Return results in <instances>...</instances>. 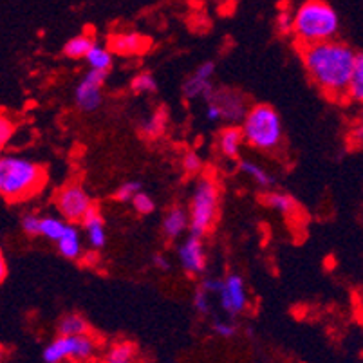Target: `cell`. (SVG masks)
Instances as JSON below:
<instances>
[{
    "mask_svg": "<svg viewBox=\"0 0 363 363\" xmlns=\"http://www.w3.org/2000/svg\"><path fill=\"white\" fill-rule=\"evenodd\" d=\"M340 29L338 13L323 0H308L295 11L296 40L302 48L320 42L335 40Z\"/></svg>",
    "mask_w": 363,
    "mask_h": 363,
    "instance_id": "3",
    "label": "cell"
},
{
    "mask_svg": "<svg viewBox=\"0 0 363 363\" xmlns=\"http://www.w3.org/2000/svg\"><path fill=\"white\" fill-rule=\"evenodd\" d=\"M6 277H8V264H6V257L4 253L0 255V280L4 282Z\"/></svg>",
    "mask_w": 363,
    "mask_h": 363,
    "instance_id": "40",
    "label": "cell"
},
{
    "mask_svg": "<svg viewBox=\"0 0 363 363\" xmlns=\"http://www.w3.org/2000/svg\"><path fill=\"white\" fill-rule=\"evenodd\" d=\"M244 141L242 128L239 127H226L219 136V148L226 157H237L239 156L240 145Z\"/></svg>",
    "mask_w": 363,
    "mask_h": 363,
    "instance_id": "17",
    "label": "cell"
},
{
    "mask_svg": "<svg viewBox=\"0 0 363 363\" xmlns=\"http://www.w3.org/2000/svg\"><path fill=\"white\" fill-rule=\"evenodd\" d=\"M302 60L311 80L331 98H347L356 51L336 40L302 48Z\"/></svg>",
    "mask_w": 363,
    "mask_h": 363,
    "instance_id": "1",
    "label": "cell"
},
{
    "mask_svg": "<svg viewBox=\"0 0 363 363\" xmlns=\"http://www.w3.org/2000/svg\"><path fill=\"white\" fill-rule=\"evenodd\" d=\"M45 363H62L65 359H72L76 363H87L96 356V342L92 336H64L60 335L52 340L44 349Z\"/></svg>",
    "mask_w": 363,
    "mask_h": 363,
    "instance_id": "6",
    "label": "cell"
},
{
    "mask_svg": "<svg viewBox=\"0 0 363 363\" xmlns=\"http://www.w3.org/2000/svg\"><path fill=\"white\" fill-rule=\"evenodd\" d=\"M154 264H156V267H160L161 272H167L168 267H170V262L167 260V257L161 255V253H157V255L154 257Z\"/></svg>",
    "mask_w": 363,
    "mask_h": 363,
    "instance_id": "39",
    "label": "cell"
},
{
    "mask_svg": "<svg viewBox=\"0 0 363 363\" xmlns=\"http://www.w3.org/2000/svg\"><path fill=\"white\" fill-rule=\"evenodd\" d=\"M58 331H60V335L64 336H80V335H87L89 325L87 322H85L84 316L67 315L62 318Z\"/></svg>",
    "mask_w": 363,
    "mask_h": 363,
    "instance_id": "26",
    "label": "cell"
},
{
    "mask_svg": "<svg viewBox=\"0 0 363 363\" xmlns=\"http://www.w3.org/2000/svg\"><path fill=\"white\" fill-rule=\"evenodd\" d=\"M45 183L44 168L18 156L0 160V194L9 203L24 201L40 192Z\"/></svg>",
    "mask_w": 363,
    "mask_h": 363,
    "instance_id": "2",
    "label": "cell"
},
{
    "mask_svg": "<svg viewBox=\"0 0 363 363\" xmlns=\"http://www.w3.org/2000/svg\"><path fill=\"white\" fill-rule=\"evenodd\" d=\"M94 44H96V42H94V38H92L91 35L82 33V35L72 36L71 40L64 45V52L69 58L80 60V58H85V56H87V52L91 51V48Z\"/></svg>",
    "mask_w": 363,
    "mask_h": 363,
    "instance_id": "18",
    "label": "cell"
},
{
    "mask_svg": "<svg viewBox=\"0 0 363 363\" xmlns=\"http://www.w3.org/2000/svg\"><path fill=\"white\" fill-rule=\"evenodd\" d=\"M219 2H224V4H228V2H232V0H219Z\"/></svg>",
    "mask_w": 363,
    "mask_h": 363,
    "instance_id": "43",
    "label": "cell"
},
{
    "mask_svg": "<svg viewBox=\"0 0 363 363\" xmlns=\"http://www.w3.org/2000/svg\"><path fill=\"white\" fill-rule=\"evenodd\" d=\"M194 308H196L197 313L201 315H208L210 309H212V303H210V293L204 288H197L196 295H194Z\"/></svg>",
    "mask_w": 363,
    "mask_h": 363,
    "instance_id": "31",
    "label": "cell"
},
{
    "mask_svg": "<svg viewBox=\"0 0 363 363\" xmlns=\"http://www.w3.org/2000/svg\"><path fill=\"white\" fill-rule=\"evenodd\" d=\"M58 246V252H60L62 257L69 260H76L82 257V239H80V233L76 230L72 224H69L65 233L62 235V239L56 242Z\"/></svg>",
    "mask_w": 363,
    "mask_h": 363,
    "instance_id": "16",
    "label": "cell"
},
{
    "mask_svg": "<svg viewBox=\"0 0 363 363\" xmlns=\"http://www.w3.org/2000/svg\"><path fill=\"white\" fill-rule=\"evenodd\" d=\"M104 363H136V347L128 342L116 343L108 349Z\"/></svg>",
    "mask_w": 363,
    "mask_h": 363,
    "instance_id": "21",
    "label": "cell"
},
{
    "mask_svg": "<svg viewBox=\"0 0 363 363\" xmlns=\"http://www.w3.org/2000/svg\"><path fill=\"white\" fill-rule=\"evenodd\" d=\"M82 224H84L85 232H87L91 246L94 247V250H101V247L105 246V242H107V232H105L104 217L98 212V208L92 206L87 212V216L84 217Z\"/></svg>",
    "mask_w": 363,
    "mask_h": 363,
    "instance_id": "14",
    "label": "cell"
},
{
    "mask_svg": "<svg viewBox=\"0 0 363 363\" xmlns=\"http://www.w3.org/2000/svg\"><path fill=\"white\" fill-rule=\"evenodd\" d=\"M164 127H167V112L156 111L141 123L140 130L147 140H154V138H160L163 134Z\"/></svg>",
    "mask_w": 363,
    "mask_h": 363,
    "instance_id": "23",
    "label": "cell"
},
{
    "mask_svg": "<svg viewBox=\"0 0 363 363\" xmlns=\"http://www.w3.org/2000/svg\"><path fill=\"white\" fill-rule=\"evenodd\" d=\"M212 100L219 105L220 111H223V118L230 123H242L247 111H250L246 105V98L240 92L230 91V89L228 91L226 89H216Z\"/></svg>",
    "mask_w": 363,
    "mask_h": 363,
    "instance_id": "12",
    "label": "cell"
},
{
    "mask_svg": "<svg viewBox=\"0 0 363 363\" xmlns=\"http://www.w3.org/2000/svg\"><path fill=\"white\" fill-rule=\"evenodd\" d=\"M201 168H203V160H201L199 154L194 150L186 152L183 157V170L186 172V174H197Z\"/></svg>",
    "mask_w": 363,
    "mask_h": 363,
    "instance_id": "32",
    "label": "cell"
},
{
    "mask_svg": "<svg viewBox=\"0 0 363 363\" xmlns=\"http://www.w3.org/2000/svg\"><path fill=\"white\" fill-rule=\"evenodd\" d=\"M98 260H100V255L98 253H87V255L84 257V262L89 264V266H94V264H98Z\"/></svg>",
    "mask_w": 363,
    "mask_h": 363,
    "instance_id": "41",
    "label": "cell"
},
{
    "mask_svg": "<svg viewBox=\"0 0 363 363\" xmlns=\"http://www.w3.org/2000/svg\"><path fill=\"white\" fill-rule=\"evenodd\" d=\"M358 120H362V121H363V104H362V108H359V116H358Z\"/></svg>",
    "mask_w": 363,
    "mask_h": 363,
    "instance_id": "42",
    "label": "cell"
},
{
    "mask_svg": "<svg viewBox=\"0 0 363 363\" xmlns=\"http://www.w3.org/2000/svg\"><path fill=\"white\" fill-rule=\"evenodd\" d=\"M239 168H240V172H244V174L250 177V179L255 181L259 186L269 188V186H273V184H275V177H273L269 172L264 170L260 164L253 163V161H240Z\"/></svg>",
    "mask_w": 363,
    "mask_h": 363,
    "instance_id": "22",
    "label": "cell"
},
{
    "mask_svg": "<svg viewBox=\"0 0 363 363\" xmlns=\"http://www.w3.org/2000/svg\"><path fill=\"white\" fill-rule=\"evenodd\" d=\"M130 89L136 94H150V92L157 91V82L150 72H140L132 78Z\"/></svg>",
    "mask_w": 363,
    "mask_h": 363,
    "instance_id": "27",
    "label": "cell"
},
{
    "mask_svg": "<svg viewBox=\"0 0 363 363\" xmlns=\"http://www.w3.org/2000/svg\"><path fill=\"white\" fill-rule=\"evenodd\" d=\"M352 145H358V147H363V121L358 120L354 123L351 130V136H349Z\"/></svg>",
    "mask_w": 363,
    "mask_h": 363,
    "instance_id": "37",
    "label": "cell"
},
{
    "mask_svg": "<svg viewBox=\"0 0 363 363\" xmlns=\"http://www.w3.org/2000/svg\"><path fill=\"white\" fill-rule=\"evenodd\" d=\"M219 303L228 316H237L246 311L247 291L242 277L232 273L223 280V289L219 291Z\"/></svg>",
    "mask_w": 363,
    "mask_h": 363,
    "instance_id": "9",
    "label": "cell"
},
{
    "mask_svg": "<svg viewBox=\"0 0 363 363\" xmlns=\"http://www.w3.org/2000/svg\"><path fill=\"white\" fill-rule=\"evenodd\" d=\"M150 45L148 36L141 35V33H118L108 38V48L112 52H118L121 56H134V55H143Z\"/></svg>",
    "mask_w": 363,
    "mask_h": 363,
    "instance_id": "13",
    "label": "cell"
},
{
    "mask_svg": "<svg viewBox=\"0 0 363 363\" xmlns=\"http://www.w3.org/2000/svg\"><path fill=\"white\" fill-rule=\"evenodd\" d=\"M190 228V212L181 206L170 208L163 219V232L168 239H177Z\"/></svg>",
    "mask_w": 363,
    "mask_h": 363,
    "instance_id": "15",
    "label": "cell"
},
{
    "mask_svg": "<svg viewBox=\"0 0 363 363\" xmlns=\"http://www.w3.org/2000/svg\"><path fill=\"white\" fill-rule=\"evenodd\" d=\"M140 192H141L140 183H136V181H127V183L121 184L116 192H114V199L120 201V203H128V201L132 203V199H134Z\"/></svg>",
    "mask_w": 363,
    "mask_h": 363,
    "instance_id": "28",
    "label": "cell"
},
{
    "mask_svg": "<svg viewBox=\"0 0 363 363\" xmlns=\"http://www.w3.org/2000/svg\"><path fill=\"white\" fill-rule=\"evenodd\" d=\"M277 29H279L282 35H288V33H293L295 29V13H289V11H280L279 16H277Z\"/></svg>",
    "mask_w": 363,
    "mask_h": 363,
    "instance_id": "34",
    "label": "cell"
},
{
    "mask_svg": "<svg viewBox=\"0 0 363 363\" xmlns=\"http://www.w3.org/2000/svg\"><path fill=\"white\" fill-rule=\"evenodd\" d=\"M13 130H15L13 121H9L6 116L0 118V147L4 148L9 143V140L13 138Z\"/></svg>",
    "mask_w": 363,
    "mask_h": 363,
    "instance_id": "35",
    "label": "cell"
},
{
    "mask_svg": "<svg viewBox=\"0 0 363 363\" xmlns=\"http://www.w3.org/2000/svg\"><path fill=\"white\" fill-rule=\"evenodd\" d=\"M56 206H58L62 219H65L67 223H82L92 208V201L84 186L69 184V186L62 188L56 196Z\"/></svg>",
    "mask_w": 363,
    "mask_h": 363,
    "instance_id": "7",
    "label": "cell"
},
{
    "mask_svg": "<svg viewBox=\"0 0 363 363\" xmlns=\"http://www.w3.org/2000/svg\"><path fill=\"white\" fill-rule=\"evenodd\" d=\"M179 262L188 275H201L206 269V250L203 237L190 233V237L179 246Z\"/></svg>",
    "mask_w": 363,
    "mask_h": 363,
    "instance_id": "11",
    "label": "cell"
},
{
    "mask_svg": "<svg viewBox=\"0 0 363 363\" xmlns=\"http://www.w3.org/2000/svg\"><path fill=\"white\" fill-rule=\"evenodd\" d=\"M219 212V186L210 177H203L196 184L190 203V232L204 237L213 228Z\"/></svg>",
    "mask_w": 363,
    "mask_h": 363,
    "instance_id": "5",
    "label": "cell"
},
{
    "mask_svg": "<svg viewBox=\"0 0 363 363\" xmlns=\"http://www.w3.org/2000/svg\"><path fill=\"white\" fill-rule=\"evenodd\" d=\"M67 220L60 219V217H42L40 235L44 239L52 240V242H58L65 233V230H67Z\"/></svg>",
    "mask_w": 363,
    "mask_h": 363,
    "instance_id": "24",
    "label": "cell"
},
{
    "mask_svg": "<svg viewBox=\"0 0 363 363\" xmlns=\"http://www.w3.org/2000/svg\"><path fill=\"white\" fill-rule=\"evenodd\" d=\"M22 230L24 233H28L29 237H36L40 235V228H42V217L36 216V213H26L22 216Z\"/></svg>",
    "mask_w": 363,
    "mask_h": 363,
    "instance_id": "29",
    "label": "cell"
},
{
    "mask_svg": "<svg viewBox=\"0 0 363 363\" xmlns=\"http://www.w3.org/2000/svg\"><path fill=\"white\" fill-rule=\"evenodd\" d=\"M213 331H216V335L220 336V338L230 340L237 335V325L233 322H230V320H217V322L213 323Z\"/></svg>",
    "mask_w": 363,
    "mask_h": 363,
    "instance_id": "33",
    "label": "cell"
},
{
    "mask_svg": "<svg viewBox=\"0 0 363 363\" xmlns=\"http://www.w3.org/2000/svg\"><path fill=\"white\" fill-rule=\"evenodd\" d=\"M201 288L206 289L210 295H212V293H217V295H219V291L223 289V280H220V279H206V280H203Z\"/></svg>",
    "mask_w": 363,
    "mask_h": 363,
    "instance_id": "38",
    "label": "cell"
},
{
    "mask_svg": "<svg viewBox=\"0 0 363 363\" xmlns=\"http://www.w3.org/2000/svg\"><path fill=\"white\" fill-rule=\"evenodd\" d=\"M132 204H134V210H136L138 213H141V216H148V213L154 212V208H156V203L152 201V197L143 192H140L134 199H132Z\"/></svg>",
    "mask_w": 363,
    "mask_h": 363,
    "instance_id": "30",
    "label": "cell"
},
{
    "mask_svg": "<svg viewBox=\"0 0 363 363\" xmlns=\"http://www.w3.org/2000/svg\"><path fill=\"white\" fill-rule=\"evenodd\" d=\"M244 141L262 152H272L284 140V127L279 112L269 105H255L242 120Z\"/></svg>",
    "mask_w": 363,
    "mask_h": 363,
    "instance_id": "4",
    "label": "cell"
},
{
    "mask_svg": "<svg viewBox=\"0 0 363 363\" xmlns=\"http://www.w3.org/2000/svg\"><path fill=\"white\" fill-rule=\"evenodd\" d=\"M204 116H206L208 121H212V123H217V121L224 120V118H223V111H220V107L213 100L206 101V108H204Z\"/></svg>",
    "mask_w": 363,
    "mask_h": 363,
    "instance_id": "36",
    "label": "cell"
},
{
    "mask_svg": "<svg viewBox=\"0 0 363 363\" xmlns=\"http://www.w3.org/2000/svg\"><path fill=\"white\" fill-rule=\"evenodd\" d=\"M266 203L275 210V212L282 213V216H291L296 212V201L293 199L289 194L282 192H272L266 196Z\"/></svg>",
    "mask_w": 363,
    "mask_h": 363,
    "instance_id": "25",
    "label": "cell"
},
{
    "mask_svg": "<svg viewBox=\"0 0 363 363\" xmlns=\"http://www.w3.org/2000/svg\"><path fill=\"white\" fill-rule=\"evenodd\" d=\"M85 60H87L89 69H96V71L107 72L108 69L112 67V51H111V48H105V45L98 44V42H96V44L91 48V51L87 52Z\"/></svg>",
    "mask_w": 363,
    "mask_h": 363,
    "instance_id": "19",
    "label": "cell"
},
{
    "mask_svg": "<svg viewBox=\"0 0 363 363\" xmlns=\"http://www.w3.org/2000/svg\"><path fill=\"white\" fill-rule=\"evenodd\" d=\"M347 98L356 101V104H363V52H356L354 69H352L351 82H349Z\"/></svg>",
    "mask_w": 363,
    "mask_h": 363,
    "instance_id": "20",
    "label": "cell"
},
{
    "mask_svg": "<svg viewBox=\"0 0 363 363\" xmlns=\"http://www.w3.org/2000/svg\"><path fill=\"white\" fill-rule=\"evenodd\" d=\"M216 74V64L213 62H204L203 65L196 69L190 78L184 82L183 92L188 100H203L206 104L212 100L216 87L212 84V76Z\"/></svg>",
    "mask_w": 363,
    "mask_h": 363,
    "instance_id": "10",
    "label": "cell"
},
{
    "mask_svg": "<svg viewBox=\"0 0 363 363\" xmlns=\"http://www.w3.org/2000/svg\"><path fill=\"white\" fill-rule=\"evenodd\" d=\"M107 72L96 71V69H89L84 80L78 84L74 91V101L78 108L84 112H94L101 105V85L105 82Z\"/></svg>",
    "mask_w": 363,
    "mask_h": 363,
    "instance_id": "8",
    "label": "cell"
}]
</instances>
